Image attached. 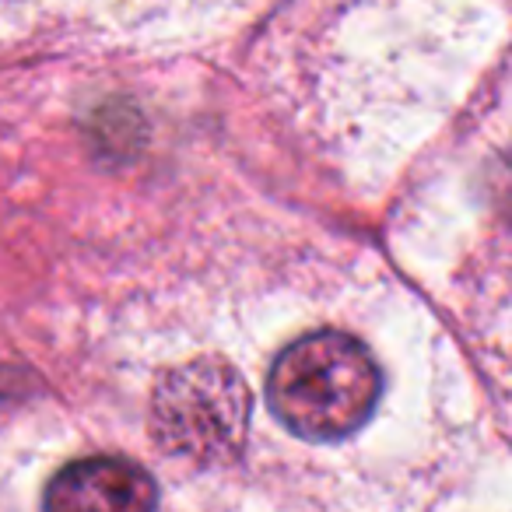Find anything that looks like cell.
I'll return each mask as SVG.
<instances>
[{
	"label": "cell",
	"mask_w": 512,
	"mask_h": 512,
	"mask_svg": "<svg viewBox=\"0 0 512 512\" xmlns=\"http://www.w3.org/2000/svg\"><path fill=\"white\" fill-rule=\"evenodd\" d=\"M264 400L295 442L341 446L372 425L386 400V372L355 330L313 327L274 355Z\"/></svg>",
	"instance_id": "1"
},
{
	"label": "cell",
	"mask_w": 512,
	"mask_h": 512,
	"mask_svg": "<svg viewBox=\"0 0 512 512\" xmlns=\"http://www.w3.org/2000/svg\"><path fill=\"white\" fill-rule=\"evenodd\" d=\"M253 390L221 358H190L165 369L151 390V439L165 456L193 467H228L246 453Z\"/></svg>",
	"instance_id": "2"
},
{
	"label": "cell",
	"mask_w": 512,
	"mask_h": 512,
	"mask_svg": "<svg viewBox=\"0 0 512 512\" xmlns=\"http://www.w3.org/2000/svg\"><path fill=\"white\" fill-rule=\"evenodd\" d=\"M158 484L123 456L74 460L50 481L43 512H155Z\"/></svg>",
	"instance_id": "3"
}]
</instances>
